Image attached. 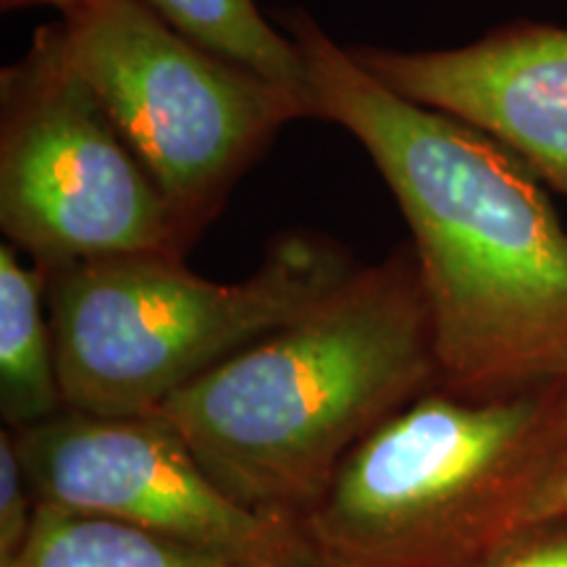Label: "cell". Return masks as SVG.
Returning a JSON list of instances; mask_svg holds the SVG:
<instances>
[{
  "instance_id": "ba28073f",
  "label": "cell",
  "mask_w": 567,
  "mask_h": 567,
  "mask_svg": "<svg viewBox=\"0 0 567 567\" xmlns=\"http://www.w3.org/2000/svg\"><path fill=\"white\" fill-rule=\"evenodd\" d=\"M347 51L384 87L476 126L567 197V30L513 24L452 51Z\"/></svg>"
},
{
  "instance_id": "7a4b0ae2",
  "label": "cell",
  "mask_w": 567,
  "mask_h": 567,
  "mask_svg": "<svg viewBox=\"0 0 567 567\" xmlns=\"http://www.w3.org/2000/svg\"><path fill=\"white\" fill-rule=\"evenodd\" d=\"M434 386L429 302L402 245L155 415L234 499L300 526L354 446Z\"/></svg>"
},
{
  "instance_id": "8992f818",
  "label": "cell",
  "mask_w": 567,
  "mask_h": 567,
  "mask_svg": "<svg viewBox=\"0 0 567 567\" xmlns=\"http://www.w3.org/2000/svg\"><path fill=\"white\" fill-rule=\"evenodd\" d=\"M0 226L42 274L189 250L158 182L71 66L61 21L0 74Z\"/></svg>"
},
{
  "instance_id": "277c9868",
  "label": "cell",
  "mask_w": 567,
  "mask_h": 567,
  "mask_svg": "<svg viewBox=\"0 0 567 567\" xmlns=\"http://www.w3.org/2000/svg\"><path fill=\"white\" fill-rule=\"evenodd\" d=\"M360 264L321 231L268 243L243 281L218 284L179 255H126L45 274L69 410L155 415L216 365L337 292Z\"/></svg>"
},
{
  "instance_id": "30bf717a",
  "label": "cell",
  "mask_w": 567,
  "mask_h": 567,
  "mask_svg": "<svg viewBox=\"0 0 567 567\" xmlns=\"http://www.w3.org/2000/svg\"><path fill=\"white\" fill-rule=\"evenodd\" d=\"M0 567H234L113 517L40 507L30 542Z\"/></svg>"
},
{
  "instance_id": "9c48e42d",
  "label": "cell",
  "mask_w": 567,
  "mask_h": 567,
  "mask_svg": "<svg viewBox=\"0 0 567 567\" xmlns=\"http://www.w3.org/2000/svg\"><path fill=\"white\" fill-rule=\"evenodd\" d=\"M45 274L0 247V415L11 431L32 429L66 405L45 300Z\"/></svg>"
},
{
  "instance_id": "7c38bea8",
  "label": "cell",
  "mask_w": 567,
  "mask_h": 567,
  "mask_svg": "<svg viewBox=\"0 0 567 567\" xmlns=\"http://www.w3.org/2000/svg\"><path fill=\"white\" fill-rule=\"evenodd\" d=\"M38 515L40 502L21 465L13 434L3 425L0 431V565L11 563L24 549Z\"/></svg>"
},
{
  "instance_id": "8fae6325",
  "label": "cell",
  "mask_w": 567,
  "mask_h": 567,
  "mask_svg": "<svg viewBox=\"0 0 567 567\" xmlns=\"http://www.w3.org/2000/svg\"><path fill=\"white\" fill-rule=\"evenodd\" d=\"M140 3L195 45L250 69L264 80L281 84L313 103L300 51L287 32L268 24L255 0H140Z\"/></svg>"
},
{
  "instance_id": "6da1fadb",
  "label": "cell",
  "mask_w": 567,
  "mask_h": 567,
  "mask_svg": "<svg viewBox=\"0 0 567 567\" xmlns=\"http://www.w3.org/2000/svg\"><path fill=\"white\" fill-rule=\"evenodd\" d=\"M284 27L316 118L365 147L410 226L439 386L507 396L567 381V229L542 179L476 126L384 87L308 13Z\"/></svg>"
},
{
  "instance_id": "2e32d148",
  "label": "cell",
  "mask_w": 567,
  "mask_h": 567,
  "mask_svg": "<svg viewBox=\"0 0 567 567\" xmlns=\"http://www.w3.org/2000/svg\"><path fill=\"white\" fill-rule=\"evenodd\" d=\"M565 394H567V381H565Z\"/></svg>"
},
{
  "instance_id": "3957f363",
  "label": "cell",
  "mask_w": 567,
  "mask_h": 567,
  "mask_svg": "<svg viewBox=\"0 0 567 567\" xmlns=\"http://www.w3.org/2000/svg\"><path fill=\"white\" fill-rule=\"evenodd\" d=\"M565 442V381L507 396L434 386L354 446L300 528L321 567H467L534 526Z\"/></svg>"
},
{
  "instance_id": "9a60e30c",
  "label": "cell",
  "mask_w": 567,
  "mask_h": 567,
  "mask_svg": "<svg viewBox=\"0 0 567 567\" xmlns=\"http://www.w3.org/2000/svg\"><path fill=\"white\" fill-rule=\"evenodd\" d=\"M3 9H30V6H51V9H59L61 13L74 9V6L84 3V0H0Z\"/></svg>"
},
{
  "instance_id": "5b68a950",
  "label": "cell",
  "mask_w": 567,
  "mask_h": 567,
  "mask_svg": "<svg viewBox=\"0 0 567 567\" xmlns=\"http://www.w3.org/2000/svg\"><path fill=\"white\" fill-rule=\"evenodd\" d=\"M71 66L172 205L193 247L284 124L313 103L182 38L140 0L61 13Z\"/></svg>"
},
{
  "instance_id": "5bb4252c",
  "label": "cell",
  "mask_w": 567,
  "mask_h": 567,
  "mask_svg": "<svg viewBox=\"0 0 567 567\" xmlns=\"http://www.w3.org/2000/svg\"><path fill=\"white\" fill-rule=\"evenodd\" d=\"M544 520H567V442L557 452L547 478L538 488L534 505V523Z\"/></svg>"
},
{
  "instance_id": "52a82bcc",
  "label": "cell",
  "mask_w": 567,
  "mask_h": 567,
  "mask_svg": "<svg viewBox=\"0 0 567 567\" xmlns=\"http://www.w3.org/2000/svg\"><path fill=\"white\" fill-rule=\"evenodd\" d=\"M11 434L40 507L113 517L234 567H321L300 526L234 499L161 415L63 410Z\"/></svg>"
},
{
  "instance_id": "4fadbf2b",
  "label": "cell",
  "mask_w": 567,
  "mask_h": 567,
  "mask_svg": "<svg viewBox=\"0 0 567 567\" xmlns=\"http://www.w3.org/2000/svg\"><path fill=\"white\" fill-rule=\"evenodd\" d=\"M467 567H567V520L517 530Z\"/></svg>"
}]
</instances>
